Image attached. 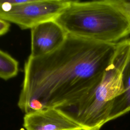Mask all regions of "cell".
Returning a JSON list of instances; mask_svg holds the SVG:
<instances>
[{
  "instance_id": "cell-1",
  "label": "cell",
  "mask_w": 130,
  "mask_h": 130,
  "mask_svg": "<svg viewBox=\"0 0 130 130\" xmlns=\"http://www.w3.org/2000/svg\"><path fill=\"white\" fill-rule=\"evenodd\" d=\"M117 43L68 34L52 52L29 56L18 106L25 114L56 108L86 92L101 81L113 60Z\"/></svg>"
},
{
  "instance_id": "cell-2",
  "label": "cell",
  "mask_w": 130,
  "mask_h": 130,
  "mask_svg": "<svg viewBox=\"0 0 130 130\" xmlns=\"http://www.w3.org/2000/svg\"><path fill=\"white\" fill-rule=\"evenodd\" d=\"M55 21L68 34L117 43L130 35V2L70 0Z\"/></svg>"
},
{
  "instance_id": "cell-3",
  "label": "cell",
  "mask_w": 130,
  "mask_h": 130,
  "mask_svg": "<svg viewBox=\"0 0 130 130\" xmlns=\"http://www.w3.org/2000/svg\"><path fill=\"white\" fill-rule=\"evenodd\" d=\"M129 54L130 38L118 42L113 60L101 81L56 109L82 130H100L108 121L112 101L122 92V72Z\"/></svg>"
},
{
  "instance_id": "cell-4",
  "label": "cell",
  "mask_w": 130,
  "mask_h": 130,
  "mask_svg": "<svg viewBox=\"0 0 130 130\" xmlns=\"http://www.w3.org/2000/svg\"><path fill=\"white\" fill-rule=\"evenodd\" d=\"M70 0H0V19L31 29L42 22L55 20Z\"/></svg>"
},
{
  "instance_id": "cell-5",
  "label": "cell",
  "mask_w": 130,
  "mask_h": 130,
  "mask_svg": "<svg viewBox=\"0 0 130 130\" xmlns=\"http://www.w3.org/2000/svg\"><path fill=\"white\" fill-rule=\"evenodd\" d=\"M30 29L31 57L41 56L55 50L62 44L68 34L55 20L42 22Z\"/></svg>"
},
{
  "instance_id": "cell-6",
  "label": "cell",
  "mask_w": 130,
  "mask_h": 130,
  "mask_svg": "<svg viewBox=\"0 0 130 130\" xmlns=\"http://www.w3.org/2000/svg\"><path fill=\"white\" fill-rule=\"evenodd\" d=\"M23 125L26 130H82L56 108L25 114Z\"/></svg>"
},
{
  "instance_id": "cell-7",
  "label": "cell",
  "mask_w": 130,
  "mask_h": 130,
  "mask_svg": "<svg viewBox=\"0 0 130 130\" xmlns=\"http://www.w3.org/2000/svg\"><path fill=\"white\" fill-rule=\"evenodd\" d=\"M121 81L122 92L112 101L108 121L130 111V54L122 70Z\"/></svg>"
},
{
  "instance_id": "cell-8",
  "label": "cell",
  "mask_w": 130,
  "mask_h": 130,
  "mask_svg": "<svg viewBox=\"0 0 130 130\" xmlns=\"http://www.w3.org/2000/svg\"><path fill=\"white\" fill-rule=\"evenodd\" d=\"M19 71L18 61L0 49V78L5 80L15 77Z\"/></svg>"
},
{
  "instance_id": "cell-9",
  "label": "cell",
  "mask_w": 130,
  "mask_h": 130,
  "mask_svg": "<svg viewBox=\"0 0 130 130\" xmlns=\"http://www.w3.org/2000/svg\"><path fill=\"white\" fill-rule=\"evenodd\" d=\"M10 24L0 19V36L6 34L9 30Z\"/></svg>"
},
{
  "instance_id": "cell-10",
  "label": "cell",
  "mask_w": 130,
  "mask_h": 130,
  "mask_svg": "<svg viewBox=\"0 0 130 130\" xmlns=\"http://www.w3.org/2000/svg\"><path fill=\"white\" fill-rule=\"evenodd\" d=\"M129 2H130V1H129ZM129 36H130V35H129Z\"/></svg>"
}]
</instances>
